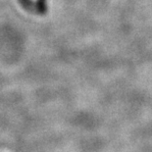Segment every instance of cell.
Masks as SVG:
<instances>
[{
    "instance_id": "obj_1",
    "label": "cell",
    "mask_w": 152,
    "mask_h": 152,
    "mask_svg": "<svg viewBox=\"0 0 152 152\" xmlns=\"http://www.w3.org/2000/svg\"><path fill=\"white\" fill-rule=\"evenodd\" d=\"M19 3L28 12H37V5L33 0H18Z\"/></svg>"
},
{
    "instance_id": "obj_2",
    "label": "cell",
    "mask_w": 152,
    "mask_h": 152,
    "mask_svg": "<svg viewBox=\"0 0 152 152\" xmlns=\"http://www.w3.org/2000/svg\"><path fill=\"white\" fill-rule=\"evenodd\" d=\"M35 5H37V13H38L39 15H44L46 13L47 7L45 0H37L35 2Z\"/></svg>"
}]
</instances>
